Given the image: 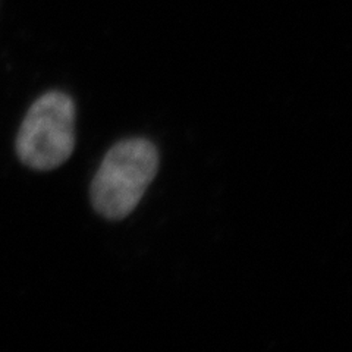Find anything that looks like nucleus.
<instances>
[{
	"label": "nucleus",
	"mask_w": 352,
	"mask_h": 352,
	"mask_svg": "<svg viewBox=\"0 0 352 352\" xmlns=\"http://www.w3.org/2000/svg\"><path fill=\"white\" fill-rule=\"evenodd\" d=\"M159 150L147 138L116 142L103 157L90 186L94 210L107 220L128 217L159 170Z\"/></svg>",
	"instance_id": "1"
},
{
	"label": "nucleus",
	"mask_w": 352,
	"mask_h": 352,
	"mask_svg": "<svg viewBox=\"0 0 352 352\" xmlns=\"http://www.w3.org/2000/svg\"><path fill=\"white\" fill-rule=\"evenodd\" d=\"M76 109L63 91H47L31 104L19 126L15 150L27 168L47 172L68 162L75 148Z\"/></svg>",
	"instance_id": "2"
}]
</instances>
